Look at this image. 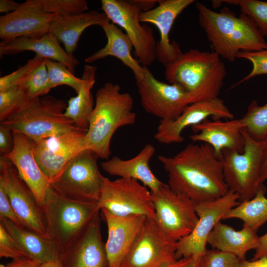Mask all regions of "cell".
Masks as SVG:
<instances>
[{"mask_svg":"<svg viewBox=\"0 0 267 267\" xmlns=\"http://www.w3.org/2000/svg\"><path fill=\"white\" fill-rule=\"evenodd\" d=\"M237 58H242L250 62L252 68L250 72L241 80L232 86L233 88L256 76L267 75V47L255 51H241Z\"/></svg>","mask_w":267,"mask_h":267,"instance_id":"cell-39","label":"cell"},{"mask_svg":"<svg viewBox=\"0 0 267 267\" xmlns=\"http://www.w3.org/2000/svg\"><path fill=\"white\" fill-rule=\"evenodd\" d=\"M244 129L253 138L263 140L267 134V103L260 105L253 100L241 118Z\"/></svg>","mask_w":267,"mask_h":267,"instance_id":"cell-32","label":"cell"},{"mask_svg":"<svg viewBox=\"0 0 267 267\" xmlns=\"http://www.w3.org/2000/svg\"><path fill=\"white\" fill-rule=\"evenodd\" d=\"M256 232L245 226L236 230L221 221L210 233L207 244L214 249L233 254L243 260L249 251L255 250L259 245V236Z\"/></svg>","mask_w":267,"mask_h":267,"instance_id":"cell-28","label":"cell"},{"mask_svg":"<svg viewBox=\"0 0 267 267\" xmlns=\"http://www.w3.org/2000/svg\"><path fill=\"white\" fill-rule=\"evenodd\" d=\"M100 27L107 38V43L103 47L86 58L85 62L90 64L107 56H113L132 71L135 80L144 78L145 67L141 65L132 56L133 44L128 35L109 20L103 23Z\"/></svg>","mask_w":267,"mask_h":267,"instance_id":"cell-26","label":"cell"},{"mask_svg":"<svg viewBox=\"0 0 267 267\" xmlns=\"http://www.w3.org/2000/svg\"><path fill=\"white\" fill-rule=\"evenodd\" d=\"M134 100L128 92H122L119 85L105 83L96 92L95 105L84 138L86 149L107 160L111 155L110 142L119 128L132 125L136 121Z\"/></svg>","mask_w":267,"mask_h":267,"instance_id":"cell-3","label":"cell"},{"mask_svg":"<svg viewBox=\"0 0 267 267\" xmlns=\"http://www.w3.org/2000/svg\"><path fill=\"white\" fill-rule=\"evenodd\" d=\"M239 203L238 194L230 190L217 199L195 203L198 221L191 233L177 242V260L204 255L208 236L216 224Z\"/></svg>","mask_w":267,"mask_h":267,"instance_id":"cell-14","label":"cell"},{"mask_svg":"<svg viewBox=\"0 0 267 267\" xmlns=\"http://www.w3.org/2000/svg\"><path fill=\"white\" fill-rule=\"evenodd\" d=\"M155 152L154 145L148 143L131 159L123 160L114 156L102 162L101 166L109 175L136 180L153 192L165 184L154 175L150 167V161Z\"/></svg>","mask_w":267,"mask_h":267,"instance_id":"cell-25","label":"cell"},{"mask_svg":"<svg viewBox=\"0 0 267 267\" xmlns=\"http://www.w3.org/2000/svg\"><path fill=\"white\" fill-rule=\"evenodd\" d=\"M0 216L5 217L14 223L21 225L11 205L6 188L1 180H0Z\"/></svg>","mask_w":267,"mask_h":267,"instance_id":"cell-42","label":"cell"},{"mask_svg":"<svg viewBox=\"0 0 267 267\" xmlns=\"http://www.w3.org/2000/svg\"><path fill=\"white\" fill-rule=\"evenodd\" d=\"M42 267H62V266L59 259L43 263Z\"/></svg>","mask_w":267,"mask_h":267,"instance_id":"cell-51","label":"cell"},{"mask_svg":"<svg viewBox=\"0 0 267 267\" xmlns=\"http://www.w3.org/2000/svg\"><path fill=\"white\" fill-rule=\"evenodd\" d=\"M62 267H108L99 214L60 255Z\"/></svg>","mask_w":267,"mask_h":267,"instance_id":"cell-20","label":"cell"},{"mask_svg":"<svg viewBox=\"0 0 267 267\" xmlns=\"http://www.w3.org/2000/svg\"><path fill=\"white\" fill-rule=\"evenodd\" d=\"M267 256V232L259 236V243L258 247L255 250V253L252 260Z\"/></svg>","mask_w":267,"mask_h":267,"instance_id":"cell-47","label":"cell"},{"mask_svg":"<svg viewBox=\"0 0 267 267\" xmlns=\"http://www.w3.org/2000/svg\"><path fill=\"white\" fill-rule=\"evenodd\" d=\"M97 66L85 65L82 78L84 83L77 95L68 101L64 114L79 129L87 131L89 120L93 110L95 101L91 89L95 81Z\"/></svg>","mask_w":267,"mask_h":267,"instance_id":"cell-30","label":"cell"},{"mask_svg":"<svg viewBox=\"0 0 267 267\" xmlns=\"http://www.w3.org/2000/svg\"><path fill=\"white\" fill-rule=\"evenodd\" d=\"M194 0H161L152 9L139 14L141 22L154 25L160 33L157 42L156 59L164 66L173 62L182 53L179 44L171 42L169 36L174 23L178 16Z\"/></svg>","mask_w":267,"mask_h":267,"instance_id":"cell-18","label":"cell"},{"mask_svg":"<svg viewBox=\"0 0 267 267\" xmlns=\"http://www.w3.org/2000/svg\"><path fill=\"white\" fill-rule=\"evenodd\" d=\"M204 267H239L241 260L235 255L216 249L207 250Z\"/></svg>","mask_w":267,"mask_h":267,"instance_id":"cell-40","label":"cell"},{"mask_svg":"<svg viewBox=\"0 0 267 267\" xmlns=\"http://www.w3.org/2000/svg\"><path fill=\"white\" fill-rule=\"evenodd\" d=\"M158 158L168 175L170 188L195 203L217 199L229 191L222 160L207 143H189L173 156Z\"/></svg>","mask_w":267,"mask_h":267,"instance_id":"cell-1","label":"cell"},{"mask_svg":"<svg viewBox=\"0 0 267 267\" xmlns=\"http://www.w3.org/2000/svg\"><path fill=\"white\" fill-rule=\"evenodd\" d=\"M242 134L243 152L225 149L222 159L225 181L229 190L238 194L239 202L253 198L263 184L260 182L263 141L253 138L244 129Z\"/></svg>","mask_w":267,"mask_h":267,"instance_id":"cell-7","label":"cell"},{"mask_svg":"<svg viewBox=\"0 0 267 267\" xmlns=\"http://www.w3.org/2000/svg\"><path fill=\"white\" fill-rule=\"evenodd\" d=\"M98 158L91 150L82 151L50 182L51 187L59 194L69 199L98 202L103 178L97 165Z\"/></svg>","mask_w":267,"mask_h":267,"instance_id":"cell-8","label":"cell"},{"mask_svg":"<svg viewBox=\"0 0 267 267\" xmlns=\"http://www.w3.org/2000/svg\"><path fill=\"white\" fill-rule=\"evenodd\" d=\"M14 146L5 157L14 165L21 178L43 209L50 183L40 169L34 155L32 143L24 134L13 132Z\"/></svg>","mask_w":267,"mask_h":267,"instance_id":"cell-22","label":"cell"},{"mask_svg":"<svg viewBox=\"0 0 267 267\" xmlns=\"http://www.w3.org/2000/svg\"><path fill=\"white\" fill-rule=\"evenodd\" d=\"M45 58L36 54L24 65L13 72L0 78V91L20 85Z\"/></svg>","mask_w":267,"mask_h":267,"instance_id":"cell-38","label":"cell"},{"mask_svg":"<svg viewBox=\"0 0 267 267\" xmlns=\"http://www.w3.org/2000/svg\"><path fill=\"white\" fill-rule=\"evenodd\" d=\"M12 131L0 124V156H5L12 150L14 146Z\"/></svg>","mask_w":267,"mask_h":267,"instance_id":"cell-43","label":"cell"},{"mask_svg":"<svg viewBox=\"0 0 267 267\" xmlns=\"http://www.w3.org/2000/svg\"><path fill=\"white\" fill-rule=\"evenodd\" d=\"M0 224L27 257L42 264L60 259V252L50 239L19 225L3 217L0 216Z\"/></svg>","mask_w":267,"mask_h":267,"instance_id":"cell-27","label":"cell"},{"mask_svg":"<svg viewBox=\"0 0 267 267\" xmlns=\"http://www.w3.org/2000/svg\"><path fill=\"white\" fill-rule=\"evenodd\" d=\"M42 264L30 258L24 257L12 260L6 267H42Z\"/></svg>","mask_w":267,"mask_h":267,"instance_id":"cell-45","label":"cell"},{"mask_svg":"<svg viewBox=\"0 0 267 267\" xmlns=\"http://www.w3.org/2000/svg\"><path fill=\"white\" fill-rule=\"evenodd\" d=\"M213 119H233L234 115L219 97L198 101L188 105L174 120L160 121L154 134L159 143L170 144L184 140L181 134L186 128L197 125L208 117Z\"/></svg>","mask_w":267,"mask_h":267,"instance_id":"cell-17","label":"cell"},{"mask_svg":"<svg viewBox=\"0 0 267 267\" xmlns=\"http://www.w3.org/2000/svg\"><path fill=\"white\" fill-rule=\"evenodd\" d=\"M101 8L110 22L125 30L138 61L144 67L151 65L156 59L157 42L153 28L141 24L138 8L132 0H101Z\"/></svg>","mask_w":267,"mask_h":267,"instance_id":"cell-11","label":"cell"},{"mask_svg":"<svg viewBox=\"0 0 267 267\" xmlns=\"http://www.w3.org/2000/svg\"><path fill=\"white\" fill-rule=\"evenodd\" d=\"M45 59L19 85L32 99L46 95L52 89Z\"/></svg>","mask_w":267,"mask_h":267,"instance_id":"cell-35","label":"cell"},{"mask_svg":"<svg viewBox=\"0 0 267 267\" xmlns=\"http://www.w3.org/2000/svg\"><path fill=\"white\" fill-rule=\"evenodd\" d=\"M194 256L177 260L165 267H204V257Z\"/></svg>","mask_w":267,"mask_h":267,"instance_id":"cell-44","label":"cell"},{"mask_svg":"<svg viewBox=\"0 0 267 267\" xmlns=\"http://www.w3.org/2000/svg\"><path fill=\"white\" fill-rule=\"evenodd\" d=\"M86 132L76 130L47 138L31 139L35 159L50 183L72 158L86 149L84 138Z\"/></svg>","mask_w":267,"mask_h":267,"instance_id":"cell-16","label":"cell"},{"mask_svg":"<svg viewBox=\"0 0 267 267\" xmlns=\"http://www.w3.org/2000/svg\"><path fill=\"white\" fill-rule=\"evenodd\" d=\"M49 82L52 89L66 85L74 89L77 93L84 83V79L76 77L63 64L50 59H45Z\"/></svg>","mask_w":267,"mask_h":267,"instance_id":"cell-36","label":"cell"},{"mask_svg":"<svg viewBox=\"0 0 267 267\" xmlns=\"http://www.w3.org/2000/svg\"><path fill=\"white\" fill-rule=\"evenodd\" d=\"M267 188L263 184L260 186L255 195L230 210L222 220L238 219L243 222V226L255 231L267 222Z\"/></svg>","mask_w":267,"mask_h":267,"instance_id":"cell-31","label":"cell"},{"mask_svg":"<svg viewBox=\"0 0 267 267\" xmlns=\"http://www.w3.org/2000/svg\"><path fill=\"white\" fill-rule=\"evenodd\" d=\"M45 12L60 17H66L87 12L89 9L86 0H38Z\"/></svg>","mask_w":267,"mask_h":267,"instance_id":"cell-37","label":"cell"},{"mask_svg":"<svg viewBox=\"0 0 267 267\" xmlns=\"http://www.w3.org/2000/svg\"><path fill=\"white\" fill-rule=\"evenodd\" d=\"M0 257L12 260L26 257L17 247L4 227L0 224Z\"/></svg>","mask_w":267,"mask_h":267,"instance_id":"cell-41","label":"cell"},{"mask_svg":"<svg viewBox=\"0 0 267 267\" xmlns=\"http://www.w3.org/2000/svg\"><path fill=\"white\" fill-rule=\"evenodd\" d=\"M198 20L214 52L220 57L234 62L241 51H255L267 47L265 39L246 15L238 16L227 7L220 12L198 2Z\"/></svg>","mask_w":267,"mask_h":267,"instance_id":"cell-2","label":"cell"},{"mask_svg":"<svg viewBox=\"0 0 267 267\" xmlns=\"http://www.w3.org/2000/svg\"><path fill=\"white\" fill-rule=\"evenodd\" d=\"M164 66L166 79L188 92L192 103L218 97L226 74L217 54L198 49L182 52Z\"/></svg>","mask_w":267,"mask_h":267,"instance_id":"cell-4","label":"cell"},{"mask_svg":"<svg viewBox=\"0 0 267 267\" xmlns=\"http://www.w3.org/2000/svg\"><path fill=\"white\" fill-rule=\"evenodd\" d=\"M151 193L154 220L164 232L177 242L189 234L198 219L195 203L186 195L172 190L167 184Z\"/></svg>","mask_w":267,"mask_h":267,"instance_id":"cell-10","label":"cell"},{"mask_svg":"<svg viewBox=\"0 0 267 267\" xmlns=\"http://www.w3.org/2000/svg\"><path fill=\"white\" fill-rule=\"evenodd\" d=\"M228 4L238 6L241 13L248 16L261 35L267 39V1L259 0H219Z\"/></svg>","mask_w":267,"mask_h":267,"instance_id":"cell-33","label":"cell"},{"mask_svg":"<svg viewBox=\"0 0 267 267\" xmlns=\"http://www.w3.org/2000/svg\"><path fill=\"white\" fill-rule=\"evenodd\" d=\"M263 141V149L261 158V166L260 172V182H264L267 179V134Z\"/></svg>","mask_w":267,"mask_h":267,"instance_id":"cell-46","label":"cell"},{"mask_svg":"<svg viewBox=\"0 0 267 267\" xmlns=\"http://www.w3.org/2000/svg\"><path fill=\"white\" fill-rule=\"evenodd\" d=\"M66 106L63 100L53 96L39 97L31 100L21 111L0 124L13 132L24 134L31 140L47 138L81 130L65 116Z\"/></svg>","mask_w":267,"mask_h":267,"instance_id":"cell-6","label":"cell"},{"mask_svg":"<svg viewBox=\"0 0 267 267\" xmlns=\"http://www.w3.org/2000/svg\"><path fill=\"white\" fill-rule=\"evenodd\" d=\"M0 267H6V265H4L3 264L0 265Z\"/></svg>","mask_w":267,"mask_h":267,"instance_id":"cell-52","label":"cell"},{"mask_svg":"<svg viewBox=\"0 0 267 267\" xmlns=\"http://www.w3.org/2000/svg\"><path fill=\"white\" fill-rule=\"evenodd\" d=\"M58 17L44 11L38 0H27L15 11L0 17V38L4 41L41 36L49 32Z\"/></svg>","mask_w":267,"mask_h":267,"instance_id":"cell-19","label":"cell"},{"mask_svg":"<svg viewBox=\"0 0 267 267\" xmlns=\"http://www.w3.org/2000/svg\"><path fill=\"white\" fill-rule=\"evenodd\" d=\"M132 1L138 8L140 12L152 9L158 1L157 0H132Z\"/></svg>","mask_w":267,"mask_h":267,"instance_id":"cell-49","label":"cell"},{"mask_svg":"<svg viewBox=\"0 0 267 267\" xmlns=\"http://www.w3.org/2000/svg\"><path fill=\"white\" fill-rule=\"evenodd\" d=\"M32 51L45 59L59 62L74 73L79 60L66 52L60 44L57 38L49 32L40 37H20L1 41L0 43V55L19 53Z\"/></svg>","mask_w":267,"mask_h":267,"instance_id":"cell-24","label":"cell"},{"mask_svg":"<svg viewBox=\"0 0 267 267\" xmlns=\"http://www.w3.org/2000/svg\"><path fill=\"white\" fill-rule=\"evenodd\" d=\"M136 84L143 108L160 121L176 119L192 103L191 96L183 88L158 80L147 67L144 78L136 80Z\"/></svg>","mask_w":267,"mask_h":267,"instance_id":"cell-12","label":"cell"},{"mask_svg":"<svg viewBox=\"0 0 267 267\" xmlns=\"http://www.w3.org/2000/svg\"><path fill=\"white\" fill-rule=\"evenodd\" d=\"M21 4L11 0H0V12L7 14L14 12L20 6Z\"/></svg>","mask_w":267,"mask_h":267,"instance_id":"cell-48","label":"cell"},{"mask_svg":"<svg viewBox=\"0 0 267 267\" xmlns=\"http://www.w3.org/2000/svg\"><path fill=\"white\" fill-rule=\"evenodd\" d=\"M100 210L98 202L68 198L58 193L50 185L43 210L47 237L55 244L60 255L99 214Z\"/></svg>","mask_w":267,"mask_h":267,"instance_id":"cell-5","label":"cell"},{"mask_svg":"<svg viewBox=\"0 0 267 267\" xmlns=\"http://www.w3.org/2000/svg\"><path fill=\"white\" fill-rule=\"evenodd\" d=\"M194 134L189 136L193 142L202 141L210 145L217 157L222 159L225 149L242 152L245 144L242 134L244 125L240 119L226 121L208 119L191 127Z\"/></svg>","mask_w":267,"mask_h":267,"instance_id":"cell-23","label":"cell"},{"mask_svg":"<svg viewBox=\"0 0 267 267\" xmlns=\"http://www.w3.org/2000/svg\"><path fill=\"white\" fill-rule=\"evenodd\" d=\"M100 209L119 216L141 215L154 219L155 209L150 190L140 182L119 178L111 180L103 176Z\"/></svg>","mask_w":267,"mask_h":267,"instance_id":"cell-9","label":"cell"},{"mask_svg":"<svg viewBox=\"0 0 267 267\" xmlns=\"http://www.w3.org/2000/svg\"><path fill=\"white\" fill-rule=\"evenodd\" d=\"M0 180L4 183L11 205L21 225L48 238L43 209L20 177L14 165L3 156L0 157Z\"/></svg>","mask_w":267,"mask_h":267,"instance_id":"cell-15","label":"cell"},{"mask_svg":"<svg viewBox=\"0 0 267 267\" xmlns=\"http://www.w3.org/2000/svg\"><path fill=\"white\" fill-rule=\"evenodd\" d=\"M239 267H267V256L251 261L241 260Z\"/></svg>","mask_w":267,"mask_h":267,"instance_id":"cell-50","label":"cell"},{"mask_svg":"<svg viewBox=\"0 0 267 267\" xmlns=\"http://www.w3.org/2000/svg\"><path fill=\"white\" fill-rule=\"evenodd\" d=\"M177 243L147 218L121 267H165L177 260Z\"/></svg>","mask_w":267,"mask_h":267,"instance_id":"cell-13","label":"cell"},{"mask_svg":"<svg viewBox=\"0 0 267 267\" xmlns=\"http://www.w3.org/2000/svg\"><path fill=\"white\" fill-rule=\"evenodd\" d=\"M31 100L24 89L19 86L0 91V122L19 112Z\"/></svg>","mask_w":267,"mask_h":267,"instance_id":"cell-34","label":"cell"},{"mask_svg":"<svg viewBox=\"0 0 267 267\" xmlns=\"http://www.w3.org/2000/svg\"><path fill=\"white\" fill-rule=\"evenodd\" d=\"M108 20H109L103 12L96 10L66 17L58 16L51 24L49 32L63 44L67 52L73 54L86 29L93 25L100 26Z\"/></svg>","mask_w":267,"mask_h":267,"instance_id":"cell-29","label":"cell"},{"mask_svg":"<svg viewBox=\"0 0 267 267\" xmlns=\"http://www.w3.org/2000/svg\"><path fill=\"white\" fill-rule=\"evenodd\" d=\"M100 211L107 226L105 244L108 267H121L147 218L141 215L119 216L104 209Z\"/></svg>","mask_w":267,"mask_h":267,"instance_id":"cell-21","label":"cell"}]
</instances>
